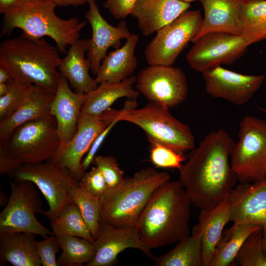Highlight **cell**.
Listing matches in <instances>:
<instances>
[{
    "label": "cell",
    "instance_id": "obj_24",
    "mask_svg": "<svg viewBox=\"0 0 266 266\" xmlns=\"http://www.w3.org/2000/svg\"><path fill=\"white\" fill-rule=\"evenodd\" d=\"M138 40V35L132 33L122 46L107 54L96 74L98 85L119 83L132 75L137 66L134 52Z\"/></svg>",
    "mask_w": 266,
    "mask_h": 266
},
{
    "label": "cell",
    "instance_id": "obj_2",
    "mask_svg": "<svg viewBox=\"0 0 266 266\" xmlns=\"http://www.w3.org/2000/svg\"><path fill=\"white\" fill-rule=\"evenodd\" d=\"M191 201L179 181L160 186L151 197L136 226L150 249L178 242L190 235Z\"/></svg>",
    "mask_w": 266,
    "mask_h": 266
},
{
    "label": "cell",
    "instance_id": "obj_27",
    "mask_svg": "<svg viewBox=\"0 0 266 266\" xmlns=\"http://www.w3.org/2000/svg\"><path fill=\"white\" fill-rule=\"evenodd\" d=\"M35 234L15 233L0 236V265L40 266Z\"/></svg>",
    "mask_w": 266,
    "mask_h": 266
},
{
    "label": "cell",
    "instance_id": "obj_11",
    "mask_svg": "<svg viewBox=\"0 0 266 266\" xmlns=\"http://www.w3.org/2000/svg\"><path fill=\"white\" fill-rule=\"evenodd\" d=\"M202 21L199 10H188L159 29L145 48L144 54L147 64L172 66L197 35Z\"/></svg>",
    "mask_w": 266,
    "mask_h": 266
},
{
    "label": "cell",
    "instance_id": "obj_8",
    "mask_svg": "<svg viewBox=\"0 0 266 266\" xmlns=\"http://www.w3.org/2000/svg\"><path fill=\"white\" fill-rule=\"evenodd\" d=\"M230 161L240 183L266 178V120L251 115L243 117Z\"/></svg>",
    "mask_w": 266,
    "mask_h": 266
},
{
    "label": "cell",
    "instance_id": "obj_40",
    "mask_svg": "<svg viewBox=\"0 0 266 266\" xmlns=\"http://www.w3.org/2000/svg\"><path fill=\"white\" fill-rule=\"evenodd\" d=\"M136 0H106L103 4L111 15L116 19H123L130 14Z\"/></svg>",
    "mask_w": 266,
    "mask_h": 266
},
{
    "label": "cell",
    "instance_id": "obj_5",
    "mask_svg": "<svg viewBox=\"0 0 266 266\" xmlns=\"http://www.w3.org/2000/svg\"><path fill=\"white\" fill-rule=\"evenodd\" d=\"M169 181L168 173L151 167L124 177L119 185L100 197V220L117 228H135L152 196Z\"/></svg>",
    "mask_w": 266,
    "mask_h": 266
},
{
    "label": "cell",
    "instance_id": "obj_12",
    "mask_svg": "<svg viewBox=\"0 0 266 266\" xmlns=\"http://www.w3.org/2000/svg\"><path fill=\"white\" fill-rule=\"evenodd\" d=\"M136 90L149 102L168 109L185 101L188 85L183 71L172 66H150L142 69L136 77Z\"/></svg>",
    "mask_w": 266,
    "mask_h": 266
},
{
    "label": "cell",
    "instance_id": "obj_10",
    "mask_svg": "<svg viewBox=\"0 0 266 266\" xmlns=\"http://www.w3.org/2000/svg\"><path fill=\"white\" fill-rule=\"evenodd\" d=\"M35 186L27 180L10 182V195L0 214V236L21 232L40 235L44 238L53 234L35 217L36 214L43 212Z\"/></svg>",
    "mask_w": 266,
    "mask_h": 266
},
{
    "label": "cell",
    "instance_id": "obj_6",
    "mask_svg": "<svg viewBox=\"0 0 266 266\" xmlns=\"http://www.w3.org/2000/svg\"><path fill=\"white\" fill-rule=\"evenodd\" d=\"M60 145L57 122L50 113L22 124L0 139V173L47 161Z\"/></svg>",
    "mask_w": 266,
    "mask_h": 266
},
{
    "label": "cell",
    "instance_id": "obj_41",
    "mask_svg": "<svg viewBox=\"0 0 266 266\" xmlns=\"http://www.w3.org/2000/svg\"><path fill=\"white\" fill-rule=\"evenodd\" d=\"M117 123L118 122L117 121H113L109 123L106 129L94 140L85 158L82 160V165L84 171H86L89 166L93 164L98 149L102 144L106 136Z\"/></svg>",
    "mask_w": 266,
    "mask_h": 266
},
{
    "label": "cell",
    "instance_id": "obj_46",
    "mask_svg": "<svg viewBox=\"0 0 266 266\" xmlns=\"http://www.w3.org/2000/svg\"><path fill=\"white\" fill-rule=\"evenodd\" d=\"M262 241L265 248H266V226L262 227Z\"/></svg>",
    "mask_w": 266,
    "mask_h": 266
},
{
    "label": "cell",
    "instance_id": "obj_13",
    "mask_svg": "<svg viewBox=\"0 0 266 266\" xmlns=\"http://www.w3.org/2000/svg\"><path fill=\"white\" fill-rule=\"evenodd\" d=\"M248 45L240 35L209 33L198 40L186 56L194 70L202 73L221 65H229L243 56Z\"/></svg>",
    "mask_w": 266,
    "mask_h": 266
},
{
    "label": "cell",
    "instance_id": "obj_4",
    "mask_svg": "<svg viewBox=\"0 0 266 266\" xmlns=\"http://www.w3.org/2000/svg\"><path fill=\"white\" fill-rule=\"evenodd\" d=\"M56 6L52 0H23L3 14L1 36L20 29L31 36L51 38L60 52L66 54L67 48L79 39L86 22L77 17L61 18L55 13Z\"/></svg>",
    "mask_w": 266,
    "mask_h": 266
},
{
    "label": "cell",
    "instance_id": "obj_39",
    "mask_svg": "<svg viewBox=\"0 0 266 266\" xmlns=\"http://www.w3.org/2000/svg\"><path fill=\"white\" fill-rule=\"evenodd\" d=\"M37 254L43 266H58L56 254L61 249L58 237L54 234L36 242Z\"/></svg>",
    "mask_w": 266,
    "mask_h": 266
},
{
    "label": "cell",
    "instance_id": "obj_14",
    "mask_svg": "<svg viewBox=\"0 0 266 266\" xmlns=\"http://www.w3.org/2000/svg\"><path fill=\"white\" fill-rule=\"evenodd\" d=\"M108 125L98 116L80 113L77 130L73 137L65 146L59 148L48 160L67 169L79 181L86 172L82 165V158Z\"/></svg>",
    "mask_w": 266,
    "mask_h": 266
},
{
    "label": "cell",
    "instance_id": "obj_33",
    "mask_svg": "<svg viewBox=\"0 0 266 266\" xmlns=\"http://www.w3.org/2000/svg\"><path fill=\"white\" fill-rule=\"evenodd\" d=\"M69 195L79 208L83 218L95 240L98 235L100 221V198L87 193L78 185L72 187Z\"/></svg>",
    "mask_w": 266,
    "mask_h": 266
},
{
    "label": "cell",
    "instance_id": "obj_38",
    "mask_svg": "<svg viewBox=\"0 0 266 266\" xmlns=\"http://www.w3.org/2000/svg\"><path fill=\"white\" fill-rule=\"evenodd\" d=\"M78 186L88 194L100 199L109 189L103 175L96 166L85 173L78 181Z\"/></svg>",
    "mask_w": 266,
    "mask_h": 266
},
{
    "label": "cell",
    "instance_id": "obj_48",
    "mask_svg": "<svg viewBox=\"0 0 266 266\" xmlns=\"http://www.w3.org/2000/svg\"><path fill=\"white\" fill-rule=\"evenodd\" d=\"M181 0L190 3L191 2L195 1H196V0Z\"/></svg>",
    "mask_w": 266,
    "mask_h": 266
},
{
    "label": "cell",
    "instance_id": "obj_32",
    "mask_svg": "<svg viewBox=\"0 0 266 266\" xmlns=\"http://www.w3.org/2000/svg\"><path fill=\"white\" fill-rule=\"evenodd\" d=\"M58 239L62 252L57 259L58 266H83L93 259L95 249L89 240L72 235L59 236Z\"/></svg>",
    "mask_w": 266,
    "mask_h": 266
},
{
    "label": "cell",
    "instance_id": "obj_18",
    "mask_svg": "<svg viewBox=\"0 0 266 266\" xmlns=\"http://www.w3.org/2000/svg\"><path fill=\"white\" fill-rule=\"evenodd\" d=\"M228 199L231 222L266 226V178L240 183L232 190Z\"/></svg>",
    "mask_w": 266,
    "mask_h": 266
},
{
    "label": "cell",
    "instance_id": "obj_37",
    "mask_svg": "<svg viewBox=\"0 0 266 266\" xmlns=\"http://www.w3.org/2000/svg\"><path fill=\"white\" fill-rule=\"evenodd\" d=\"M100 170L109 189L114 188L124 178V172L112 156L96 155L93 163Z\"/></svg>",
    "mask_w": 266,
    "mask_h": 266
},
{
    "label": "cell",
    "instance_id": "obj_34",
    "mask_svg": "<svg viewBox=\"0 0 266 266\" xmlns=\"http://www.w3.org/2000/svg\"><path fill=\"white\" fill-rule=\"evenodd\" d=\"M262 227L246 238L233 263V266H266V248L262 241Z\"/></svg>",
    "mask_w": 266,
    "mask_h": 266
},
{
    "label": "cell",
    "instance_id": "obj_47",
    "mask_svg": "<svg viewBox=\"0 0 266 266\" xmlns=\"http://www.w3.org/2000/svg\"><path fill=\"white\" fill-rule=\"evenodd\" d=\"M258 108L266 114V109L263 108L260 106H258Z\"/></svg>",
    "mask_w": 266,
    "mask_h": 266
},
{
    "label": "cell",
    "instance_id": "obj_17",
    "mask_svg": "<svg viewBox=\"0 0 266 266\" xmlns=\"http://www.w3.org/2000/svg\"><path fill=\"white\" fill-rule=\"evenodd\" d=\"M93 244L95 254L87 266H112L117 262L118 255L128 248L137 249L151 260L155 256L141 240L135 228H117L101 220L98 235Z\"/></svg>",
    "mask_w": 266,
    "mask_h": 266
},
{
    "label": "cell",
    "instance_id": "obj_1",
    "mask_svg": "<svg viewBox=\"0 0 266 266\" xmlns=\"http://www.w3.org/2000/svg\"><path fill=\"white\" fill-rule=\"evenodd\" d=\"M234 142L223 130L208 133L179 170V181L191 201L202 209L212 208L227 199L237 178L230 159Z\"/></svg>",
    "mask_w": 266,
    "mask_h": 266
},
{
    "label": "cell",
    "instance_id": "obj_20",
    "mask_svg": "<svg viewBox=\"0 0 266 266\" xmlns=\"http://www.w3.org/2000/svg\"><path fill=\"white\" fill-rule=\"evenodd\" d=\"M190 6V3L181 0H136L130 15L137 20L142 34L149 36L174 21Z\"/></svg>",
    "mask_w": 266,
    "mask_h": 266
},
{
    "label": "cell",
    "instance_id": "obj_15",
    "mask_svg": "<svg viewBox=\"0 0 266 266\" xmlns=\"http://www.w3.org/2000/svg\"><path fill=\"white\" fill-rule=\"evenodd\" d=\"M202 74L208 94L236 105L247 102L260 88L265 78L264 75L239 73L220 66L206 70Z\"/></svg>",
    "mask_w": 266,
    "mask_h": 266
},
{
    "label": "cell",
    "instance_id": "obj_28",
    "mask_svg": "<svg viewBox=\"0 0 266 266\" xmlns=\"http://www.w3.org/2000/svg\"><path fill=\"white\" fill-rule=\"evenodd\" d=\"M237 25L248 46L266 39V0H242Z\"/></svg>",
    "mask_w": 266,
    "mask_h": 266
},
{
    "label": "cell",
    "instance_id": "obj_23",
    "mask_svg": "<svg viewBox=\"0 0 266 266\" xmlns=\"http://www.w3.org/2000/svg\"><path fill=\"white\" fill-rule=\"evenodd\" d=\"M89 39H78L72 44L65 56L62 58L59 72L65 77L77 93L87 94L98 86L95 78L89 74L90 63L87 53Z\"/></svg>",
    "mask_w": 266,
    "mask_h": 266
},
{
    "label": "cell",
    "instance_id": "obj_21",
    "mask_svg": "<svg viewBox=\"0 0 266 266\" xmlns=\"http://www.w3.org/2000/svg\"><path fill=\"white\" fill-rule=\"evenodd\" d=\"M230 203L228 198L215 206L201 210L192 234L201 233L202 266H210L215 248L224 227L230 221Z\"/></svg>",
    "mask_w": 266,
    "mask_h": 266
},
{
    "label": "cell",
    "instance_id": "obj_44",
    "mask_svg": "<svg viewBox=\"0 0 266 266\" xmlns=\"http://www.w3.org/2000/svg\"><path fill=\"white\" fill-rule=\"evenodd\" d=\"M11 76L8 69L4 66L0 65V83L6 82Z\"/></svg>",
    "mask_w": 266,
    "mask_h": 266
},
{
    "label": "cell",
    "instance_id": "obj_9",
    "mask_svg": "<svg viewBox=\"0 0 266 266\" xmlns=\"http://www.w3.org/2000/svg\"><path fill=\"white\" fill-rule=\"evenodd\" d=\"M7 175L13 181H29L34 183L46 199L49 206L43 211L50 221L54 219L66 205L73 202L69 195L73 186L78 185L69 171L47 160L35 164H25Z\"/></svg>",
    "mask_w": 266,
    "mask_h": 266
},
{
    "label": "cell",
    "instance_id": "obj_7",
    "mask_svg": "<svg viewBox=\"0 0 266 266\" xmlns=\"http://www.w3.org/2000/svg\"><path fill=\"white\" fill-rule=\"evenodd\" d=\"M136 100H127L122 109L109 108L98 117L106 123L113 121L131 123L143 130L148 140L166 145L176 152L191 151L195 146V137L189 126L172 116L169 109L149 102L136 108Z\"/></svg>",
    "mask_w": 266,
    "mask_h": 266
},
{
    "label": "cell",
    "instance_id": "obj_43",
    "mask_svg": "<svg viewBox=\"0 0 266 266\" xmlns=\"http://www.w3.org/2000/svg\"><path fill=\"white\" fill-rule=\"evenodd\" d=\"M24 0H0V12L3 14L10 8L21 3Z\"/></svg>",
    "mask_w": 266,
    "mask_h": 266
},
{
    "label": "cell",
    "instance_id": "obj_19",
    "mask_svg": "<svg viewBox=\"0 0 266 266\" xmlns=\"http://www.w3.org/2000/svg\"><path fill=\"white\" fill-rule=\"evenodd\" d=\"M85 96L86 94L73 92L67 80L59 72L57 90L50 106V113L55 117L57 124L59 148L68 143L76 133Z\"/></svg>",
    "mask_w": 266,
    "mask_h": 266
},
{
    "label": "cell",
    "instance_id": "obj_42",
    "mask_svg": "<svg viewBox=\"0 0 266 266\" xmlns=\"http://www.w3.org/2000/svg\"><path fill=\"white\" fill-rule=\"evenodd\" d=\"M57 6H79L88 3L89 0H52Z\"/></svg>",
    "mask_w": 266,
    "mask_h": 266
},
{
    "label": "cell",
    "instance_id": "obj_31",
    "mask_svg": "<svg viewBox=\"0 0 266 266\" xmlns=\"http://www.w3.org/2000/svg\"><path fill=\"white\" fill-rule=\"evenodd\" d=\"M53 234L57 236L72 235L94 240L78 206L74 202L65 206L58 216L50 221Z\"/></svg>",
    "mask_w": 266,
    "mask_h": 266
},
{
    "label": "cell",
    "instance_id": "obj_45",
    "mask_svg": "<svg viewBox=\"0 0 266 266\" xmlns=\"http://www.w3.org/2000/svg\"><path fill=\"white\" fill-rule=\"evenodd\" d=\"M8 90L7 83L3 82L0 83V97L5 95Z\"/></svg>",
    "mask_w": 266,
    "mask_h": 266
},
{
    "label": "cell",
    "instance_id": "obj_25",
    "mask_svg": "<svg viewBox=\"0 0 266 266\" xmlns=\"http://www.w3.org/2000/svg\"><path fill=\"white\" fill-rule=\"evenodd\" d=\"M54 94L41 86L33 84L22 104L8 118L0 122V139L20 125L50 114Z\"/></svg>",
    "mask_w": 266,
    "mask_h": 266
},
{
    "label": "cell",
    "instance_id": "obj_3",
    "mask_svg": "<svg viewBox=\"0 0 266 266\" xmlns=\"http://www.w3.org/2000/svg\"><path fill=\"white\" fill-rule=\"evenodd\" d=\"M59 52L43 37L22 32L19 37L1 42L0 65L8 69L12 77L55 93L59 75L57 69L62 59Z\"/></svg>",
    "mask_w": 266,
    "mask_h": 266
},
{
    "label": "cell",
    "instance_id": "obj_29",
    "mask_svg": "<svg viewBox=\"0 0 266 266\" xmlns=\"http://www.w3.org/2000/svg\"><path fill=\"white\" fill-rule=\"evenodd\" d=\"M253 224H234L224 234L217 244L210 266H232L242 244L253 232L262 227Z\"/></svg>",
    "mask_w": 266,
    "mask_h": 266
},
{
    "label": "cell",
    "instance_id": "obj_35",
    "mask_svg": "<svg viewBox=\"0 0 266 266\" xmlns=\"http://www.w3.org/2000/svg\"><path fill=\"white\" fill-rule=\"evenodd\" d=\"M6 82L7 92L0 97V122L8 118L22 104L33 85L12 76Z\"/></svg>",
    "mask_w": 266,
    "mask_h": 266
},
{
    "label": "cell",
    "instance_id": "obj_16",
    "mask_svg": "<svg viewBox=\"0 0 266 266\" xmlns=\"http://www.w3.org/2000/svg\"><path fill=\"white\" fill-rule=\"evenodd\" d=\"M88 4L89 9L84 16L91 25L92 34L88 41L87 59L92 72L96 75L109 48H120L121 40L127 39L132 33L124 20L116 26L108 23L100 14L96 0H89Z\"/></svg>",
    "mask_w": 266,
    "mask_h": 266
},
{
    "label": "cell",
    "instance_id": "obj_26",
    "mask_svg": "<svg viewBox=\"0 0 266 266\" xmlns=\"http://www.w3.org/2000/svg\"><path fill=\"white\" fill-rule=\"evenodd\" d=\"M135 82L136 77L131 75L119 83L99 84L95 90L86 94L80 113L98 116L120 98L136 100L139 93L133 88Z\"/></svg>",
    "mask_w": 266,
    "mask_h": 266
},
{
    "label": "cell",
    "instance_id": "obj_36",
    "mask_svg": "<svg viewBox=\"0 0 266 266\" xmlns=\"http://www.w3.org/2000/svg\"><path fill=\"white\" fill-rule=\"evenodd\" d=\"M151 144L150 159L157 167L177 168L182 167L186 160L184 154L175 152L165 145L154 140H148Z\"/></svg>",
    "mask_w": 266,
    "mask_h": 266
},
{
    "label": "cell",
    "instance_id": "obj_30",
    "mask_svg": "<svg viewBox=\"0 0 266 266\" xmlns=\"http://www.w3.org/2000/svg\"><path fill=\"white\" fill-rule=\"evenodd\" d=\"M201 233L178 242L171 250L154 259L155 266H202Z\"/></svg>",
    "mask_w": 266,
    "mask_h": 266
},
{
    "label": "cell",
    "instance_id": "obj_22",
    "mask_svg": "<svg viewBox=\"0 0 266 266\" xmlns=\"http://www.w3.org/2000/svg\"><path fill=\"white\" fill-rule=\"evenodd\" d=\"M204 10L200 29L192 42L213 32L240 35L237 16L242 0H199Z\"/></svg>",
    "mask_w": 266,
    "mask_h": 266
}]
</instances>
